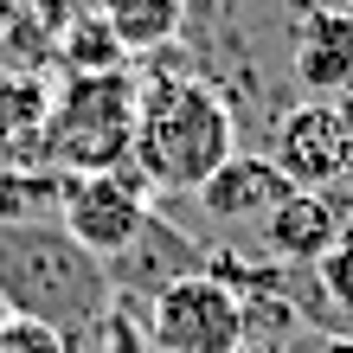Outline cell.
Here are the masks:
<instances>
[{
  "label": "cell",
  "mask_w": 353,
  "mask_h": 353,
  "mask_svg": "<svg viewBox=\"0 0 353 353\" xmlns=\"http://www.w3.org/2000/svg\"><path fill=\"white\" fill-rule=\"evenodd\" d=\"M110 263H97L58 219H0V315L84 341L110 321Z\"/></svg>",
  "instance_id": "obj_1"
},
{
  "label": "cell",
  "mask_w": 353,
  "mask_h": 353,
  "mask_svg": "<svg viewBox=\"0 0 353 353\" xmlns=\"http://www.w3.org/2000/svg\"><path fill=\"white\" fill-rule=\"evenodd\" d=\"M232 154H238L232 110L205 77H161L154 90H141L135 148H129V174L141 186L199 193Z\"/></svg>",
  "instance_id": "obj_2"
},
{
  "label": "cell",
  "mask_w": 353,
  "mask_h": 353,
  "mask_svg": "<svg viewBox=\"0 0 353 353\" xmlns=\"http://www.w3.org/2000/svg\"><path fill=\"white\" fill-rule=\"evenodd\" d=\"M141 84L129 71H77L39 116V161L58 174H122L135 148Z\"/></svg>",
  "instance_id": "obj_3"
},
{
  "label": "cell",
  "mask_w": 353,
  "mask_h": 353,
  "mask_svg": "<svg viewBox=\"0 0 353 353\" xmlns=\"http://www.w3.org/2000/svg\"><path fill=\"white\" fill-rule=\"evenodd\" d=\"M148 341L161 353H238L244 347V302L219 276H180L148 296Z\"/></svg>",
  "instance_id": "obj_4"
},
{
  "label": "cell",
  "mask_w": 353,
  "mask_h": 353,
  "mask_svg": "<svg viewBox=\"0 0 353 353\" xmlns=\"http://www.w3.org/2000/svg\"><path fill=\"white\" fill-rule=\"evenodd\" d=\"M58 225L84 244L97 263H116L148 225V199H141L135 174H71L65 199H58Z\"/></svg>",
  "instance_id": "obj_5"
},
{
  "label": "cell",
  "mask_w": 353,
  "mask_h": 353,
  "mask_svg": "<svg viewBox=\"0 0 353 353\" xmlns=\"http://www.w3.org/2000/svg\"><path fill=\"white\" fill-rule=\"evenodd\" d=\"M270 161L289 174V186L334 193V180L353 174V129H347L341 103H296L276 122V154Z\"/></svg>",
  "instance_id": "obj_6"
},
{
  "label": "cell",
  "mask_w": 353,
  "mask_h": 353,
  "mask_svg": "<svg viewBox=\"0 0 353 353\" xmlns=\"http://www.w3.org/2000/svg\"><path fill=\"white\" fill-rule=\"evenodd\" d=\"M296 77L315 97L353 90V13L347 7H302L296 13V52H289Z\"/></svg>",
  "instance_id": "obj_7"
},
{
  "label": "cell",
  "mask_w": 353,
  "mask_h": 353,
  "mask_svg": "<svg viewBox=\"0 0 353 353\" xmlns=\"http://www.w3.org/2000/svg\"><path fill=\"white\" fill-rule=\"evenodd\" d=\"M205 270V251L193 238L180 232V225H168L161 212H148V225L135 232V244L122 251L116 263H110V283H122V289H141V296H161L168 283H180V276H199Z\"/></svg>",
  "instance_id": "obj_8"
},
{
  "label": "cell",
  "mask_w": 353,
  "mask_h": 353,
  "mask_svg": "<svg viewBox=\"0 0 353 353\" xmlns=\"http://www.w3.org/2000/svg\"><path fill=\"white\" fill-rule=\"evenodd\" d=\"M341 219H347V205L334 193L296 186V193L263 219V244H270L276 263H315V257H327L341 244Z\"/></svg>",
  "instance_id": "obj_9"
},
{
  "label": "cell",
  "mask_w": 353,
  "mask_h": 353,
  "mask_svg": "<svg viewBox=\"0 0 353 353\" xmlns=\"http://www.w3.org/2000/svg\"><path fill=\"white\" fill-rule=\"evenodd\" d=\"M289 193H296V186H289V174L270 154H232L199 186V205L212 219H225V225H244V219H270Z\"/></svg>",
  "instance_id": "obj_10"
},
{
  "label": "cell",
  "mask_w": 353,
  "mask_h": 353,
  "mask_svg": "<svg viewBox=\"0 0 353 353\" xmlns=\"http://www.w3.org/2000/svg\"><path fill=\"white\" fill-rule=\"evenodd\" d=\"M103 26L116 32V46L154 52L180 32V0H103Z\"/></svg>",
  "instance_id": "obj_11"
},
{
  "label": "cell",
  "mask_w": 353,
  "mask_h": 353,
  "mask_svg": "<svg viewBox=\"0 0 353 353\" xmlns=\"http://www.w3.org/2000/svg\"><path fill=\"white\" fill-rule=\"evenodd\" d=\"M65 180L58 168H32V174H0V219H46L58 199H65Z\"/></svg>",
  "instance_id": "obj_12"
},
{
  "label": "cell",
  "mask_w": 353,
  "mask_h": 353,
  "mask_svg": "<svg viewBox=\"0 0 353 353\" xmlns=\"http://www.w3.org/2000/svg\"><path fill=\"white\" fill-rule=\"evenodd\" d=\"M84 341L58 334L46 321H26V315H0V353H77Z\"/></svg>",
  "instance_id": "obj_13"
},
{
  "label": "cell",
  "mask_w": 353,
  "mask_h": 353,
  "mask_svg": "<svg viewBox=\"0 0 353 353\" xmlns=\"http://www.w3.org/2000/svg\"><path fill=\"white\" fill-rule=\"evenodd\" d=\"M71 65L77 71H122V46L110 26H77L71 32Z\"/></svg>",
  "instance_id": "obj_14"
},
{
  "label": "cell",
  "mask_w": 353,
  "mask_h": 353,
  "mask_svg": "<svg viewBox=\"0 0 353 353\" xmlns=\"http://www.w3.org/2000/svg\"><path fill=\"white\" fill-rule=\"evenodd\" d=\"M315 283L327 289V302H334V308L353 315V251H347V244H334L327 257H315Z\"/></svg>",
  "instance_id": "obj_15"
},
{
  "label": "cell",
  "mask_w": 353,
  "mask_h": 353,
  "mask_svg": "<svg viewBox=\"0 0 353 353\" xmlns=\"http://www.w3.org/2000/svg\"><path fill=\"white\" fill-rule=\"evenodd\" d=\"M289 353H353V341L347 334H308V341H296Z\"/></svg>",
  "instance_id": "obj_16"
},
{
  "label": "cell",
  "mask_w": 353,
  "mask_h": 353,
  "mask_svg": "<svg viewBox=\"0 0 353 353\" xmlns=\"http://www.w3.org/2000/svg\"><path fill=\"white\" fill-rule=\"evenodd\" d=\"M341 244L353 251V205H347V219H341Z\"/></svg>",
  "instance_id": "obj_17"
},
{
  "label": "cell",
  "mask_w": 353,
  "mask_h": 353,
  "mask_svg": "<svg viewBox=\"0 0 353 353\" xmlns=\"http://www.w3.org/2000/svg\"><path fill=\"white\" fill-rule=\"evenodd\" d=\"M341 116H347V129H353V90H341Z\"/></svg>",
  "instance_id": "obj_18"
},
{
  "label": "cell",
  "mask_w": 353,
  "mask_h": 353,
  "mask_svg": "<svg viewBox=\"0 0 353 353\" xmlns=\"http://www.w3.org/2000/svg\"><path fill=\"white\" fill-rule=\"evenodd\" d=\"M238 353H276V347H238Z\"/></svg>",
  "instance_id": "obj_19"
},
{
  "label": "cell",
  "mask_w": 353,
  "mask_h": 353,
  "mask_svg": "<svg viewBox=\"0 0 353 353\" xmlns=\"http://www.w3.org/2000/svg\"><path fill=\"white\" fill-rule=\"evenodd\" d=\"M341 7H347V13H353V0H341Z\"/></svg>",
  "instance_id": "obj_20"
}]
</instances>
